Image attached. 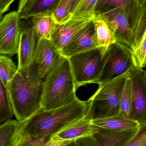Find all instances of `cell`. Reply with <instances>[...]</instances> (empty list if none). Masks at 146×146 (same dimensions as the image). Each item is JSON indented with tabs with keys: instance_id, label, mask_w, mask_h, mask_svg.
<instances>
[{
	"instance_id": "cell-1",
	"label": "cell",
	"mask_w": 146,
	"mask_h": 146,
	"mask_svg": "<svg viewBox=\"0 0 146 146\" xmlns=\"http://www.w3.org/2000/svg\"><path fill=\"white\" fill-rule=\"evenodd\" d=\"M89 104V100L82 101L77 97L69 104L56 109H41L22 122L18 145L31 139L49 140L67 123L86 116Z\"/></svg>"
},
{
	"instance_id": "cell-2",
	"label": "cell",
	"mask_w": 146,
	"mask_h": 146,
	"mask_svg": "<svg viewBox=\"0 0 146 146\" xmlns=\"http://www.w3.org/2000/svg\"><path fill=\"white\" fill-rule=\"evenodd\" d=\"M43 80L31 67L18 69L7 87L14 115L24 121L42 109Z\"/></svg>"
},
{
	"instance_id": "cell-3",
	"label": "cell",
	"mask_w": 146,
	"mask_h": 146,
	"mask_svg": "<svg viewBox=\"0 0 146 146\" xmlns=\"http://www.w3.org/2000/svg\"><path fill=\"white\" fill-rule=\"evenodd\" d=\"M68 59L61 56L43 80L41 106L45 110L69 104L77 98Z\"/></svg>"
},
{
	"instance_id": "cell-4",
	"label": "cell",
	"mask_w": 146,
	"mask_h": 146,
	"mask_svg": "<svg viewBox=\"0 0 146 146\" xmlns=\"http://www.w3.org/2000/svg\"><path fill=\"white\" fill-rule=\"evenodd\" d=\"M129 72L99 84L97 91L88 99L86 115L88 119H99L119 115L121 96Z\"/></svg>"
},
{
	"instance_id": "cell-5",
	"label": "cell",
	"mask_w": 146,
	"mask_h": 146,
	"mask_svg": "<svg viewBox=\"0 0 146 146\" xmlns=\"http://www.w3.org/2000/svg\"><path fill=\"white\" fill-rule=\"evenodd\" d=\"M67 58L76 89L86 84L97 83L103 64V55L99 47Z\"/></svg>"
},
{
	"instance_id": "cell-6",
	"label": "cell",
	"mask_w": 146,
	"mask_h": 146,
	"mask_svg": "<svg viewBox=\"0 0 146 146\" xmlns=\"http://www.w3.org/2000/svg\"><path fill=\"white\" fill-rule=\"evenodd\" d=\"M134 67L131 49L116 42L108 48L103 56V67L97 84H103L115 79Z\"/></svg>"
},
{
	"instance_id": "cell-7",
	"label": "cell",
	"mask_w": 146,
	"mask_h": 146,
	"mask_svg": "<svg viewBox=\"0 0 146 146\" xmlns=\"http://www.w3.org/2000/svg\"><path fill=\"white\" fill-rule=\"evenodd\" d=\"M102 17L115 35L117 42L132 49L133 31L130 20L127 14L119 8L109 9L96 14Z\"/></svg>"
},
{
	"instance_id": "cell-8",
	"label": "cell",
	"mask_w": 146,
	"mask_h": 146,
	"mask_svg": "<svg viewBox=\"0 0 146 146\" xmlns=\"http://www.w3.org/2000/svg\"><path fill=\"white\" fill-rule=\"evenodd\" d=\"M17 11L6 14L0 22V55L12 56L18 53L21 24Z\"/></svg>"
},
{
	"instance_id": "cell-9",
	"label": "cell",
	"mask_w": 146,
	"mask_h": 146,
	"mask_svg": "<svg viewBox=\"0 0 146 146\" xmlns=\"http://www.w3.org/2000/svg\"><path fill=\"white\" fill-rule=\"evenodd\" d=\"M131 81L132 117L141 126L146 125V72L134 67L128 73Z\"/></svg>"
},
{
	"instance_id": "cell-10",
	"label": "cell",
	"mask_w": 146,
	"mask_h": 146,
	"mask_svg": "<svg viewBox=\"0 0 146 146\" xmlns=\"http://www.w3.org/2000/svg\"><path fill=\"white\" fill-rule=\"evenodd\" d=\"M61 56L51 40L38 38L31 67L43 80Z\"/></svg>"
},
{
	"instance_id": "cell-11",
	"label": "cell",
	"mask_w": 146,
	"mask_h": 146,
	"mask_svg": "<svg viewBox=\"0 0 146 146\" xmlns=\"http://www.w3.org/2000/svg\"><path fill=\"white\" fill-rule=\"evenodd\" d=\"M95 15H79L70 17L61 24H56L51 40L59 51L68 44L75 35L92 21Z\"/></svg>"
},
{
	"instance_id": "cell-12",
	"label": "cell",
	"mask_w": 146,
	"mask_h": 146,
	"mask_svg": "<svg viewBox=\"0 0 146 146\" xmlns=\"http://www.w3.org/2000/svg\"><path fill=\"white\" fill-rule=\"evenodd\" d=\"M23 20L21 21V30L17 53L18 68L20 70L31 68L38 40L31 19Z\"/></svg>"
},
{
	"instance_id": "cell-13",
	"label": "cell",
	"mask_w": 146,
	"mask_h": 146,
	"mask_svg": "<svg viewBox=\"0 0 146 146\" xmlns=\"http://www.w3.org/2000/svg\"><path fill=\"white\" fill-rule=\"evenodd\" d=\"M99 47L95 27L92 21L79 31L60 53L68 58Z\"/></svg>"
},
{
	"instance_id": "cell-14",
	"label": "cell",
	"mask_w": 146,
	"mask_h": 146,
	"mask_svg": "<svg viewBox=\"0 0 146 146\" xmlns=\"http://www.w3.org/2000/svg\"><path fill=\"white\" fill-rule=\"evenodd\" d=\"M98 129L85 116L67 123L50 139L75 141L81 138L93 136Z\"/></svg>"
},
{
	"instance_id": "cell-15",
	"label": "cell",
	"mask_w": 146,
	"mask_h": 146,
	"mask_svg": "<svg viewBox=\"0 0 146 146\" xmlns=\"http://www.w3.org/2000/svg\"><path fill=\"white\" fill-rule=\"evenodd\" d=\"M115 8L121 9L127 14L131 22L134 33L143 11L145 10V7L140 9L134 0H99L95 7V15L105 9Z\"/></svg>"
},
{
	"instance_id": "cell-16",
	"label": "cell",
	"mask_w": 146,
	"mask_h": 146,
	"mask_svg": "<svg viewBox=\"0 0 146 146\" xmlns=\"http://www.w3.org/2000/svg\"><path fill=\"white\" fill-rule=\"evenodd\" d=\"M140 129L113 131L99 128L93 136L100 146H125L137 135Z\"/></svg>"
},
{
	"instance_id": "cell-17",
	"label": "cell",
	"mask_w": 146,
	"mask_h": 146,
	"mask_svg": "<svg viewBox=\"0 0 146 146\" xmlns=\"http://www.w3.org/2000/svg\"><path fill=\"white\" fill-rule=\"evenodd\" d=\"M91 121L99 128L113 131L139 130L143 126L138 121L119 114L105 118L92 119Z\"/></svg>"
},
{
	"instance_id": "cell-18",
	"label": "cell",
	"mask_w": 146,
	"mask_h": 146,
	"mask_svg": "<svg viewBox=\"0 0 146 146\" xmlns=\"http://www.w3.org/2000/svg\"><path fill=\"white\" fill-rule=\"evenodd\" d=\"M60 0H28L18 12L20 20L28 19L35 16L51 15Z\"/></svg>"
},
{
	"instance_id": "cell-19",
	"label": "cell",
	"mask_w": 146,
	"mask_h": 146,
	"mask_svg": "<svg viewBox=\"0 0 146 146\" xmlns=\"http://www.w3.org/2000/svg\"><path fill=\"white\" fill-rule=\"evenodd\" d=\"M99 47L103 56L108 48L117 42L115 35L111 31L106 21L100 16L96 15L93 20Z\"/></svg>"
},
{
	"instance_id": "cell-20",
	"label": "cell",
	"mask_w": 146,
	"mask_h": 146,
	"mask_svg": "<svg viewBox=\"0 0 146 146\" xmlns=\"http://www.w3.org/2000/svg\"><path fill=\"white\" fill-rule=\"evenodd\" d=\"M23 121L9 119L0 125V146H18Z\"/></svg>"
},
{
	"instance_id": "cell-21",
	"label": "cell",
	"mask_w": 146,
	"mask_h": 146,
	"mask_svg": "<svg viewBox=\"0 0 146 146\" xmlns=\"http://www.w3.org/2000/svg\"><path fill=\"white\" fill-rule=\"evenodd\" d=\"M38 38L51 40L56 23L51 15H39L30 19Z\"/></svg>"
},
{
	"instance_id": "cell-22",
	"label": "cell",
	"mask_w": 146,
	"mask_h": 146,
	"mask_svg": "<svg viewBox=\"0 0 146 146\" xmlns=\"http://www.w3.org/2000/svg\"><path fill=\"white\" fill-rule=\"evenodd\" d=\"M18 70V66L9 57L0 55V80L7 89Z\"/></svg>"
},
{
	"instance_id": "cell-23",
	"label": "cell",
	"mask_w": 146,
	"mask_h": 146,
	"mask_svg": "<svg viewBox=\"0 0 146 146\" xmlns=\"http://www.w3.org/2000/svg\"><path fill=\"white\" fill-rule=\"evenodd\" d=\"M119 115L128 118L132 117V100L131 81L128 74L121 96Z\"/></svg>"
},
{
	"instance_id": "cell-24",
	"label": "cell",
	"mask_w": 146,
	"mask_h": 146,
	"mask_svg": "<svg viewBox=\"0 0 146 146\" xmlns=\"http://www.w3.org/2000/svg\"><path fill=\"white\" fill-rule=\"evenodd\" d=\"M13 116L7 90L0 80V123L7 121Z\"/></svg>"
},
{
	"instance_id": "cell-25",
	"label": "cell",
	"mask_w": 146,
	"mask_h": 146,
	"mask_svg": "<svg viewBox=\"0 0 146 146\" xmlns=\"http://www.w3.org/2000/svg\"><path fill=\"white\" fill-rule=\"evenodd\" d=\"M146 34L144 35L138 45L132 50L135 66L143 69L146 66Z\"/></svg>"
},
{
	"instance_id": "cell-26",
	"label": "cell",
	"mask_w": 146,
	"mask_h": 146,
	"mask_svg": "<svg viewBox=\"0 0 146 146\" xmlns=\"http://www.w3.org/2000/svg\"><path fill=\"white\" fill-rule=\"evenodd\" d=\"M99 1V0H80L70 17L79 15H96L95 7Z\"/></svg>"
},
{
	"instance_id": "cell-27",
	"label": "cell",
	"mask_w": 146,
	"mask_h": 146,
	"mask_svg": "<svg viewBox=\"0 0 146 146\" xmlns=\"http://www.w3.org/2000/svg\"><path fill=\"white\" fill-rule=\"evenodd\" d=\"M69 0H60L51 15L56 24L65 22L70 18L69 11Z\"/></svg>"
},
{
	"instance_id": "cell-28",
	"label": "cell",
	"mask_w": 146,
	"mask_h": 146,
	"mask_svg": "<svg viewBox=\"0 0 146 146\" xmlns=\"http://www.w3.org/2000/svg\"><path fill=\"white\" fill-rule=\"evenodd\" d=\"M125 146H146V125L142 126L137 135Z\"/></svg>"
},
{
	"instance_id": "cell-29",
	"label": "cell",
	"mask_w": 146,
	"mask_h": 146,
	"mask_svg": "<svg viewBox=\"0 0 146 146\" xmlns=\"http://www.w3.org/2000/svg\"><path fill=\"white\" fill-rule=\"evenodd\" d=\"M76 146H100L93 136L81 138L75 141Z\"/></svg>"
},
{
	"instance_id": "cell-30",
	"label": "cell",
	"mask_w": 146,
	"mask_h": 146,
	"mask_svg": "<svg viewBox=\"0 0 146 146\" xmlns=\"http://www.w3.org/2000/svg\"><path fill=\"white\" fill-rule=\"evenodd\" d=\"M48 141L45 139H31L19 144L18 146H44Z\"/></svg>"
},
{
	"instance_id": "cell-31",
	"label": "cell",
	"mask_w": 146,
	"mask_h": 146,
	"mask_svg": "<svg viewBox=\"0 0 146 146\" xmlns=\"http://www.w3.org/2000/svg\"><path fill=\"white\" fill-rule=\"evenodd\" d=\"M72 141H73L69 140H59L50 139L44 146H66Z\"/></svg>"
},
{
	"instance_id": "cell-32",
	"label": "cell",
	"mask_w": 146,
	"mask_h": 146,
	"mask_svg": "<svg viewBox=\"0 0 146 146\" xmlns=\"http://www.w3.org/2000/svg\"><path fill=\"white\" fill-rule=\"evenodd\" d=\"M15 0H0V11L2 13L8 10L10 5Z\"/></svg>"
},
{
	"instance_id": "cell-33",
	"label": "cell",
	"mask_w": 146,
	"mask_h": 146,
	"mask_svg": "<svg viewBox=\"0 0 146 146\" xmlns=\"http://www.w3.org/2000/svg\"><path fill=\"white\" fill-rule=\"evenodd\" d=\"M79 1L80 0H69V11L70 15V17Z\"/></svg>"
},
{
	"instance_id": "cell-34",
	"label": "cell",
	"mask_w": 146,
	"mask_h": 146,
	"mask_svg": "<svg viewBox=\"0 0 146 146\" xmlns=\"http://www.w3.org/2000/svg\"><path fill=\"white\" fill-rule=\"evenodd\" d=\"M134 1L137 7L140 9L145 7L146 0H134Z\"/></svg>"
},
{
	"instance_id": "cell-35",
	"label": "cell",
	"mask_w": 146,
	"mask_h": 146,
	"mask_svg": "<svg viewBox=\"0 0 146 146\" xmlns=\"http://www.w3.org/2000/svg\"><path fill=\"white\" fill-rule=\"evenodd\" d=\"M28 1V0H19V5H18V10L17 11L18 13L21 10Z\"/></svg>"
},
{
	"instance_id": "cell-36",
	"label": "cell",
	"mask_w": 146,
	"mask_h": 146,
	"mask_svg": "<svg viewBox=\"0 0 146 146\" xmlns=\"http://www.w3.org/2000/svg\"><path fill=\"white\" fill-rule=\"evenodd\" d=\"M66 146H76L75 141H72V142H70V143L68 144V145H67Z\"/></svg>"
},
{
	"instance_id": "cell-37",
	"label": "cell",
	"mask_w": 146,
	"mask_h": 146,
	"mask_svg": "<svg viewBox=\"0 0 146 146\" xmlns=\"http://www.w3.org/2000/svg\"><path fill=\"white\" fill-rule=\"evenodd\" d=\"M3 13H1V12L0 11V22H1V20L3 18Z\"/></svg>"
}]
</instances>
